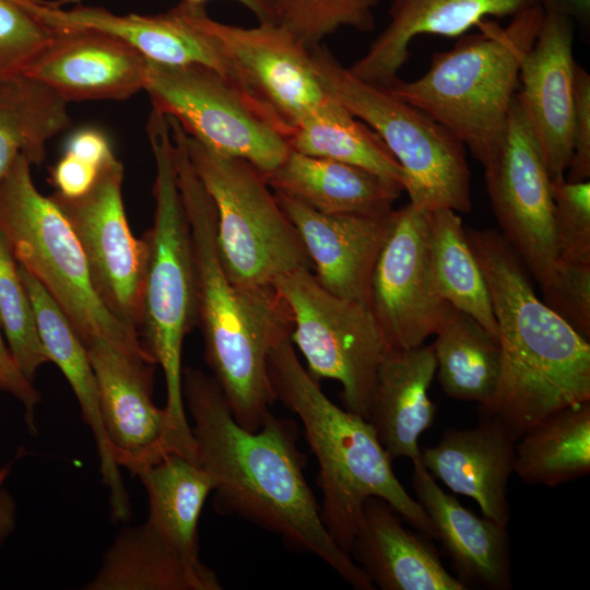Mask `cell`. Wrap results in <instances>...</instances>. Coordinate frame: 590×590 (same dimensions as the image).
I'll list each match as a JSON object with an SVG mask.
<instances>
[{"label": "cell", "mask_w": 590, "mask_h": 590, "mask_svg": "<svg viewBox=\"0 0 590 590\" xmlns=\"http://www.w3.org/2000/svg\"><path fill=\"white\" fill-rule=\"evenodd\" d=\"M182 397L198 462L212 480L214 510L280 535L288 547L323 560L355 589H375L322 522L305 476L297 424L270 413L258 430L244 428L213 376L198 368H182Z\"/></svg>", "instance_id": "1"}, {"label": "cell", "mask_w": 590, "mask_h": 590, "mask_svg": "<svg viewBox=\"0 0 590 590\" xmlns=\"http://www.w3.org/2000/svg\"><path fill=\"white\" fill-rule=\"evenodd\" d=\"M465 232L491 294L500 349L496 389L479 413L518 440L550 415L590 401V343L536 296L502 234Z\"/></svg>", "instance_id": "2"}, {"label": "cell", "mask_w": 590, "mask_h": 590, "mask_svg": "<svg viewBox=\"0 0 590 590\" xmlns=\"http://www.w3.org/2000/svg\"><path fill=\"white\" fill-rule=\"evenodd\" d=\"M168 122L177 185L190 227L204 359L236 422L256 432L275 401L268 354L281 337L291 333V312L275 287L243 288L228 279L217 248L214 202L191 166L181 126L175 119Z\"/></svg>", "instance_id": "3"}, {"label": "cell", "mask_w": 590, "mask_h": 590, "mask_svg": "<svg viewBox=\"0 0 590 590\" xmlns=\"http://www.w3.org/2000/svg\"><path fill=\"white\" fill-rule=\"evenodd\" d=\"M267 369L275 400L299 418L316 457L321 518L338 546L350 555L369 497L386 500L420 533L435 539L429 517L396 476L370 422L328 399L297 357L291 333L271 346Z\"/></svg>", "instance_id": "4"}, {"label": "cell", "mask_w": 590, "mask_h": 590, "mask_svg": "<svg viewBox=\"0 0 590 590\" xmlns=\"http://www.w3.org/2000/svg\"><path fill=\"white\" fill-rule=\"evenodd\" d=\"M543 16L541 3L511 16L507 26L485 19L479 32L434 54L422 76L398 78L387 90L446 128L484 167L504 140L520 64Z\"/></svg>", "instance_id": "5"}, {"label": "cell", "mask_w": 590, "mask_h": 590, "mask_svg": "<svg viewBox=\"0 0 590 590\" xmlns=\"http://www.w3.org/2000/svg\"><path fill=\"white\" fill-rule=\"evenodd\" d=\"M155 161L153 226L144 234L150 247L139 334L155 364L162 367L170 424L194 447L182 397V345L197 326L196 268L190 227L177 185L168 120L152 109L146 125Z\"/></svg>", "instance_id": "6"}, {"label": "cell", "mask_w": 590, "mask_h": 590, "mask_svg": "<svg viewBox=\"0 0 590 590\" xmlns=\"http://www.w3.org/2000/svg\"><path fill=\"white\" fill-rule=\"evenodd\" d=\"M31 167L20 154L0 181V233L16 262L47 291L85 347L103 340L155 364L139 332L98 297L74 231L52 199L37 190Z\"/></svg>", "instance_id": "7"}, {"label": "cell", "mask_w": 590, "mask_h": 590, "mask_svg": "<svg viewBox=\"0 0 590 590\" xmlns=\"http://www.w3.org/2000/svg\"><path fill=\"white\" fill-rule=\"evenodd\" d=\"M310 55L324 91L370 127L397 158L413 206L471 211V174L457 138L387 88L354 75L324 46L311 48Z\"/></svg>", "instance_id": "8"}, {"label": "cell", "mask_w": 590, "mask_h": 590, "mask_svg": "<svg viewBox=\"0 0 590 590\" xmlns=\"http://www.w3.org/2000/svg\"><path fill=\"white\" fill-rule=\"evenodd\" d=\"M184 143L196 175L214 202L219 253L234 284L270 288L298 268L311 269L262 173L241 158L211 151L185 131Z\"/></svg>", "instance_id": "9"}, {"label": "cell", "mask_w": 590, "mask_h": 590, "mask_svg": "<svg viewBox=\"0 0 590 590\" xmlns=\"http://www.w3.org/2000/svg\"><path fill=\"white\" fill-rule=\"evenodd\" d=\"M292 318L291 341L317 380L342 386L345 410L368 420L379 365L388 351L365 304L339 297L298 268L275 282Z\"/></svg>", "instance_id": "10"}, {"label": "cell", "mask_w": 590, "mask_h": 590, "mask_svg": "<svg viewBox=\"0 0 590 590\" xmlns=\"http://www.w3.org/2000/svg\"><path fill=\"white\" fill-rule=\"evenodd\" d=\"M144 91L153 109L176 119L188 135L213 152L250 163L263 175L274 170L291 150L248 94L214 69L148 60Z\"/></svg>", "instance_id": "11"}, {"label": "cell", "mask_w": 590, "mask_h": 590, "mask_svg": "<svg viewBox=\"0 0 590 590\" xmlns=\"http://www.w3.org/2000/svg\"><path fill=\"white\" fill-rule=\"evenodd\" d=\"M125 169L115 156L83 194L49 196L70 223L85 256L93 286L109 311L138 332L150 247L129 226L122 201Z\"/></svg>", "instance_id": "12"}, {"label": "cell", "mask_w": 590, "mask_h": 590, "mask_svg": "<svg viewBox=\"0 0 590 590\" xmlns=\"http://www.w3.org/2000/svg\"><path fill=\"white\" fill-rule=\"evenodd\" d=\"M205 28L217 40L231 80L266 113L287 138L311 111L327 102L312 66L310 49L274 22L243 27L203 14Z\"/></svg>", "instance_id": "13"}, {"label": "cell", "mask_w": 590, "mask_h": 590, "mask_svg": "<svg viewBox=\"0 0 590 590\" xmlns=\"http://www.w3.org/2000/svg\"><path fill=\"white\" fill-rule=\"evenodd\" d=\"M484 169L502 235L544 286L558 261L551 175L516 96L502 145Z\"/></svg>", "instance_id": "14"}, {"label": "cell", "mask_w": 590, "mask_h": 590, "mask_svg": "<svg viewBox=\"0 0 590 590\" xmlns=\"http://www.w3.org/2000/svg\"><path fill=\"white\" fill-rule=\"evenodd\" d=\"M427 214L411 203L393 210L373 270L368 307L388 350L424 344L450 305L434 286Z\"/></svg>", "instance_id": "15"}, {"label": "cell", "mask_w": 590, "mask_h": 590, "mask_svg": "<svg viewBox=\"0 0 590 590\" xmlns=\"http://www.w3.org/2000/svg\"><path fill=\"white\" fill-rule=\"evenodd\" d=\"M104 432L116 463L139 475L170 452L198 461L153 401L155 364L133 359L97 340L86 347Z\"/></svg>", "instance_id": "16"}, {"label": "cell", "mask_w": 590, "mask_h": 590, "mask_svg": "<svg viewBox=\"0 0 590 590\" xmlns=\"http://www.w3.org/2000/svg\"><path fill=\"white\" fill-rule=\"evenodd\" d=\"M519 70L516 99L551 178L564 176L573 151L574 20L550 2Z\"/></svg>", "instance_id": "17"}, {"label": "cell", "mask_w": 590, "mask_h": 590, "mask_svg": "<svg viewBox=\"0 0 590 590\" xmlns=\"http://www.w3.org/2000/svg\"><path fill=\"white\" fill-rule=\"evenodd\" d=\"M48 47L23 73L66 102L123 101L144 90L148 59L114 35L55 26Z\"/></svg>", "instance_id": "18"}, {"label": "cell", "mask_w": 590, "mask_h": 590, "mask_svg": "<svg viewBox=\"0 0 590 590\" xmlns=\"http://www.w3.org/2000/svg\"><path fill=\"white\" fill-rule=\"evenodd\" d=\"M204 4L181 0L155 15H118L101 7L62 9L44 1L39 14L51 26L104 32L130 44L148 60L167 66L200 64L231 79L217 40L203 24Z\"/></svg>", "instance_id": "19"}, {"label": "cell", "mask_w": 590, "mask_h": 590, "mask_svg": "<svg viewBox=\"0 0 590 590\" xmlns=\"http://www.w3.org/2000/svg\"><path fill=\"white\" fill-rule=\"evenodd\" d=\"M274 194L321 286L368 306L373 270L393 211L381 216L326 214L287 196Z\"/></svg>", "instance_id": "20"}, {"label": "cell", "mask_w": 590, "mask_h": 590, "mask_svg": "<svg viewBox=\"0 0 590 590\" xmlns=\"http://www.w3.org/2000/svg\"><path fill=\"white\" fill-rule=\"evenodd\" d=\"M542 0H393L389 23L349 69L361 80L387 88L410 57L418 35L462 36L481 21L514 16Z\"/></svg>", "instance_id": "21"}, {"label": "cell", "mask_w": 590, "mask_h": 590, "mask_svg": "<svg viewBox=\"0 0 590 590\" xmlns=\"http://www.w3.org/2000/svg\"><path fill=\"white\" fill-rule=\"evenodd\" d=\"M516 441L502 422L481 417L473 428L447 429L434 447L424 448L420 461L452 492L474 499L484 517L507 527Z\"/></svg>", "instance_id": "22"}, {"label": "cell", "mask_w": 590, "mask_h": 590, "mask_svg": "<svg viewBox=\"0 0 590 590\" xmlns=\"http://www.w3.org/2000/svg\"><path fill=\"white\" fill-rule=\"evenodd\" d=\"M427 539L406 529L386 500L369 497L350 555L374 587L382 590H465Z\"/></svg>", "instance_id": "23"}, {"label": "cell", "mask_w": 590, "mask_h": 590, "mask_svg": "<svg viewBox=\"0 0 590 590\" xmlns=\"http://www.w3.org/2000/svg\"><path fill=\"white\" fill-rule=\"evenodd\" d=\"M412 463L416 500L429 517L435 539L440 541L450 558L457 578L465 587L472 585L489 590L510 589L507 527L464 508L439 487L420 459Z\"/></svg>", "instance_id": "24"}, {"label": "cell", "mask_w": 590, "mask_h": 590, "mask_svg": "<svg viewBox=\"0 0 590 590\" xmlns=\"http://www.w3.org/2000/svg\"><path fill=\"white\" fill-rule=\"evenodd\" d=\"M32 302L37 329L49 361L68 380L81 409L83 421L93 433L99 458L102 483L107 487L110 516L115 522L131 518V504L102 422L97 381L87 351L70 322L42 284L20 267Z\"/></svg>", "instance_id": "25"}, {"label": "cell", "mask_w": 590, "mask_h": 590, "mask_svg": "<svg viewBox=\"0 0 590 590\" xmlns=\"http://www.w3.org/2000/svg\"><path fill=\"white\" fill-rule=\"evenodd\" d=\"M432 345L390 349L377 373L368 421L391 459H420L418 439L435 418L428 390L436 374Z\"/></svg>", "instance_id": "26"}, {"label": "cell", "mask_w": 590, "mask_h": 590, "mask_svg": "<svg viewBox=\"0 0 590 590\" xmlns=\"http://www.w3.org/2000/svg\"><path fill=\"white\" fill-rule=\"evenodd\" d=\"M263 177L274 192L326 214L387 215L404 191L367 169L294 150Z\"/></svg>", "instance_id": "27"}, {"label": "cell", "mask_w": 590, "mask_h": 590, "mask_svg": "<svg viewBox=\"0 0 590 590\" xmlns=\"http://www.w3.org/2000/svg\"><path fill=\"white\" fill-rule=\"evenodd\" d=\"M83 590H220L221 582L201 560L185 557L145 521L123 527Z\"/></svg>", "instance_id": "28"}, {"label": "cell", "mask_w": 590, "mask_h": 590, "mask_svg": "<svg viewBox=\"0 0 590 590\" xmlns=\"http://www.w3.org/2000/svg\"><path fill=\"white\" fill-rule=\"evenodd\" d=\"M138 476L149 499L146 522L185 557L199 562L198 526L213 491L208 472L198 461L170 452Z\"/></svg>", "instance_id": "29"}, {"label": "cell", "mask_w": 590, "mask_h": 590, "mask_svg": "<svg viewBox=\"0 0 590 590\" xmlns=\"http://www.w3.org/2000/svg\"><path fill=\"white\" fill-rule=\"evenodd\" d=\"M68 104L27 75L0 79V181L20 154L32 165L45 161L48 141L71 125Z\"/></svg>", "instance_id": "30"}, {"label": "cell", "mask_w": 590, "mask_h": 590, "mask_svg": "<svg viewBox=\"0 0 590 590\" xmlns=\"http://www.w3.org/2000/svg\"><path fill=\"white\" fill-rule=\"evenodd\" d=\"M515 446L514 472L555 487L590 472V401L563 409L528 429Z\"/></svg>", "instance_id": "31"}, {"label": "cell", "mask_w": 590, "mask_h": 590, "mask_svg": "<svg viewBox=\"0 0 590 590\" xmlns=\"http://www.w3.org/2000/svg\"><path fill=\"white\" fill-rule=\"evenodd\" d=\"M427 238L437 293L451 306L471 316L497 340L491 294L461 217L450 209L428 212Z\"/></svg>", "instance_id": "32"}, {"label": "cell", "mask_w": 590, "mask_h": 590, "mask_svg": "<svg viewBox=\"0 0 590 590\" xmlns=\"http://www.w3.org/2000/svg\"><path fill=\"white\" fill-rule=\"evenodd\" d=\"M287 143L296 152L358 166L404 189L403 168L384 140L331 96L295 127Z\"/></svg>", "instance_id": "33"}, {"label": "cell", "mask_w": 590, "mask_h": 590, "mask_svg": "<svg viewBox=\"0 0 590 590\" xmlns=\"http://www.w3.org/2000/svg\"><path fill=\"white\" fill-rule=\"evenodd\" d=\"M432 344L437 377L449 397L486 404L500 371V349L476 320L449 305Z\"/></svg>", "instance_id": "34"}, {"label": "cell", "mask_w": 590, "mask_h": 590, "mask_svg": "<svg viewBox=\"0 0 590 590\" xmlns=\"http://www.w3.org/2000/svg\"><path fill=\"white\" fill-rule=\"evenodd\" d=\"M0 324L17 366L34 382L38 369L50 361L40 340L20 266L1 233Z\"/></svg>", "instance_id": "35"}, {"label": "cell", "mask_w": 590, "mask_h": 590, "mask_svg": "<svg viewBox=\"0 0 590 590\" xmlns=\"http://www.w3.org/2000/svg\"><path fill=\"white\" fill-rule=\"evenodd\" d=\"M379 0H273L275 23L311 49L342 27H374Z\"/></svg>", "instance_id": "36"}, {"label": "cell", "mask_w": 590, "mask_h": 590, "mask_svg": "<svg viewBox=\"0 0 590 590\" xmlns=\"http://www.w3.org/2000/svg\"><path fill=\"white\" fill-rule=\"evenodd\" d=\"M44 0H0V79L23 74L57 28L39 14Z\"/></svg>", "instance_id": "37"}, {"label": "cell", "mask_w": 590, "mask_h": 590, "mask_svg": "<svg viewBox=\"0 0 590 590\" xmlns=\"http://www.w3.org/2000/svg\"><path fill=\"white\" fill-rule=\"evenodd\" d=\"M558 259L590 264V182L551 178Z\"/></svg>", "instance_id": "38"}, {"label": "cell", "mask_w": 590, "mask_h": 590, "mask_svg": "<svg viewBox=\"0 0 590 590\" xmlns=\"http://www.w3.org/2000/svg\"><path fill=\"white\" fill-rule=\"evenodd\" d=\"M544 303L579 335L590 340V264L558 259L541 287Z\"/></svg>", "instance_id": "39"}, {"label": "cell", "mask_w": 590, "mask_h": 590, "mask_svg": "<svg viewBox=\"0 0 590 590\" xmlns=\"http://www.w3.org/2000/svg\"><path fill=\"white\" fill-rule=\"evenodd\" d=\"M573 151L566 169L568 181L590 178V74L579 64L575 68Z\"/></svg>", "instance_id": "40"}, {"label": "cell", "mask_w": 590, "mask_h": 590, "mask_svg": "<svg viewBox=\"0 0 590 590\" xmlns=\"http://www.w3.org/2000/svg\"><path fill=\"white\" fill-rule=\"evenodd\" d=\"M0 391L14 398L23 408L24 421L31 434H36V408L40 392L17 366L0 324Z\"/></svg>", "instance_id": "41"}, {"label": "cell", "mask_w": 590, "mask_h": 590, "mask_svg": "<svg viewBox=\"0 0 590 590\" xmlns=\"http://www.w3.org/2000/svg\"><path fill=\"white\" fill-rule=\"evenodd\" d=\"M103 167L64 151L50 170V181L56 192L66 197H78L94 185Z\"/></svg>", "instance_id": "42"}, {"label": "cell", "mask_w": 590, "mask_h": 590, "mask_svg": "<svg viewBox=\"0 0 590 590\" xmlns=\"http://www.w3.org/2000/svg\"><path fill=\"white\" fill-rule=\"evenodd\" d=\"M66 152H70L103 167L115 154L107 138L97 129L86 128L73 133L68 140Z\"/></svg>", "instance_id": "43"}, {"label": "cell", "mask_w": 590, "mask_h": 590, "mask_svg": "<svg viewBox=\"0 0 590 590\" xmlns=\"http://www.w3.org/2000/svg\"><path fill=\"white\" fill-rule=\"evenodd\" d=\"M17 523V508L12 494L0 481V547L14 533Z\"/></svg>", "instance_id": "44"}, {"label": "cell", "mask_w": 590, "mask_h": 590, "mask_svg": "<svg viewBox=\"0 0 590 590\" xmlns=\"http://www.w3.org/2000/svg\"><path fill=\"white\" fill-rule=\"evenodd\" d=\"M82 0H57L51 2L56 7L74 3L79 4ZM193 4H205L210 0H184ZM246 7L259 22H274L273 0H233Z\"/></svg>", "instance_id": "45"}, {"label": "cell", "mask_w": 590, "mask_h": 590, "mask_svg": "<svg viewBox=\"0 0 590 590\" xmlns=\"http://www.w3.org/2000/svg\"><path fill=\"white\" fill-rule=\"evenodd\" d=\"M542 2H550L574 21H579L586 24L590 16V0H542Z\"/></svg>", "instance_id": "46"}, {"label": "cell", "mask_w": 590, "mask_h": 590, "mask_svg": "<svg viewBox=\"0 0 590 590\" xmlns=\"http://www.w3.org/2000/svg\"><path fill=\"white\" fill-rule=\"evenodd\" d=\"M8 474H9L8 468L0 469V481H5Z\"/></svg>", "instance_id": "47"}]
</instances>
